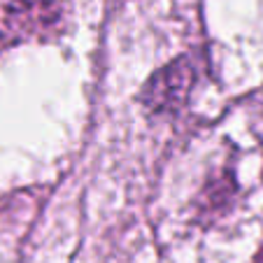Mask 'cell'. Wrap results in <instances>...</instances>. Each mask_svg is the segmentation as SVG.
I'll return each instance as SVG.
<instances>
[{"mask_svg": "<svg viewBox=\"0 0 263 263\" xmlns=\"http://www.w3.org/2000/svg\"><path fill=\"white\" fill-rule=\"evenodd\" d=\"M194 68L186 59L175 61L168 68H163L161 72L154 74V80L149 82L142 91V100L147 103V107L152 109H168L175 107L177 103H182L184 96L189 93L191 84H194Z\"/></svg>", "mask_w": 263, "mask_h": 263, "instance_id": "1", "label": "cell"}]
</instances>
